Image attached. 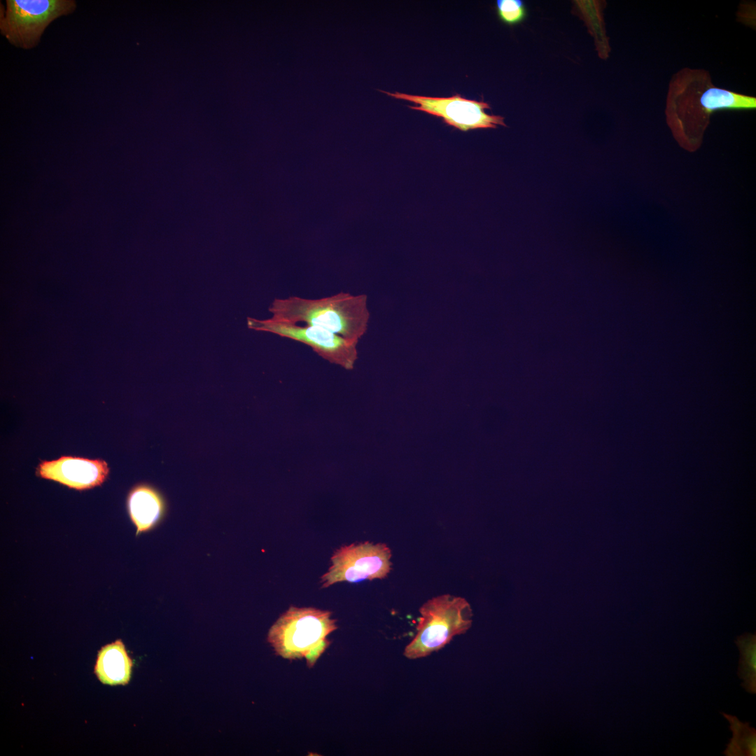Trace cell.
<instances>
[{
	"instance_id": "obj_11",
	"label": "cell",
	"mask_w": 756,
	"mask_h": 756,
	"mask_svg": "<svg viewBox=\"0 0 756 756\" xmlns=\"http://www.w3.org/2000/svg\"><path fill=\"white\" fill-rule=\"evenodd\" d=\"M132 662L123 643L118 640L99 652L95 673L104 684L125 685L130 678Z\"/></svg>"
},
{
	"instance_id": "obj_4",
	"label": "cell",
	"mask_w": 756,
	"mask_h": 756,
	"mask_svg": "<svg viewBox=\"0 0 756 756\" xmlns=\"http://www.w3.org/2000/svg\"><path fill=\"white\" fill-rule=\"evenodd\" d=\"M419 613L416 634L403 651L408 659L426 657L441 650L455 636L465 634L472 622L468 601L449 594L428 600L420 607Z\"/></svg>"
},
{
	"instance_id": "obj_9",
	"label": "cell",
	"mask_w": 756,
	"mask_h": 756,
	"mask_svg": "<svg viewBox=\"0 0 756 756\" xmlns=\"http://www.w3.org/2000/svg\"><path fill=\"white\" fill-rule=\"evenodd\" d=\"M108 463L102 459L64 456L52 461H41L36 475L77 490L102 484L109 474Z\"/></svg>"
},
{
	"instance_id": "obj_10",
	"label": "cell",
	"mask_w": 756,
	"mask_h": 756,
	"mask_svg": "<svg viewBox=\"0 0 756 756\" xmlns=\"http://www.w3.org/2000/svg\"><path fill=\"white\" fill-rule=\"evenodd\" d=\"M130 517L136 528V536L150 531L165 517L167 503L164 495L146 483L133 486L127 497Z\"/></svg>"
},
{
	"instance_id": "obj_2",
	"label": "cell",
	"mask_w": 756,
	"mask_h": 756,
	"mask_svg": "<svg viewBox=\"0 0 756 756\" xmlns=\"http://www.w3.org/2000/svg\"><path fill=\"white\" fill-rule=\"evenodd\" d=\"M269 311L274 318L316 326L357 343L366 332L370 318L366 295L342 291L318 299H275Z\"/></svg>"
},
{
	"instance_id": "obj_3",
	"label": "cell",
	"mask_w": 756,
	"mask_h": 756,
	"mask_svg": "<svg viewBox=\"0 0 756 756\" xmlns=\"http://www.w3.org/2000/svg\"><path fill=\"white\" fill-rule=\"evenodd\" d=\"M331 612L291 606L270 628L267 640L286 659L305 658L312 667L330 645L327 636L337 629Z\"/></svg>"
},
{
	"instance_id": "obj_7",
	"label": "cell",
	"mask_w": 756,
	"mask_h": 756,
	"mask_svg": "<svg viewBox=\"0 0 756 756\" xmlns=\"http://www.w3.org/2000/svg\"><path fill=\"white\" fill-rule=\"evenodd\" d=\"M391 549L384 543L368 541L343 545L331 556L332 564L321 578L323 588L347 581L383 579L391 570Z\"/></svg>"
},
{
	"instance_id": "obj_14",
	"label": "cell",
	"mask_w": 756,
	"mask_h": 756,
	"mask_svg": "<svg viewBox=\"0 0 756 756\" xmlns=\"http://www.w3.org/2000/svg\"><path fill=\"white\" fill-rule=\"evenodd\" d=\"M496 10L500 21L510 26L522 22L527 17V10L521 0H498Z\"/></svg>"
},
{
	"instance_id": "obj_1",
	"label": "cell",
	"mask_w": 756,
	"mask_h": 756,
	"mask_svg": "<svg viewBox=\"0 0 756 756\" xmlns=\"http://www.w3.org/2000/svg\"><path fill=\"white\" fill-rule=\"evenodd\" d=\"M755 108V97L716 86L705 69L685 67L671 78L665 115L677 141L693 150L700 146L714 113Z\"/></svg>"
},
{
	"instance_id": "obj_8",
	"label": "cell",
	"mask_w": 756,
	"mask_h": 756,
	"mask_svg": "<svg viewBox=\"0 0 756 756\" xmlns=\"http://www.w3.org/2000/svg\"><path fill=\"white\" fill-rule=\"evenodd\" d=\"M379 91L395 99L412 102L415 105L409 106L410 108L440 117L447 125L463 132L496 128L498 125L507 126L503 116L485 112L486 109L491 108L487 102L468 99L459 94L449 97H434L382 90Z\"/></svg>"
},
{
	"instance_id": "obj_12",
	"label": "cell",
	"mask_w": 756,
	"mask_h": 756,
	"mask_svg": "<svg viewBox=\"0 0 756 756\" xmlns=\"http://www.w3.org/2000/svg\"><path fill=\"white\" fill-rule=\"evenodd\" d=\"M729 723L732 737L723 754L726 756H755L756 730L748 722H742L737 717L721 712Z\"/></svg>"
},
{
	"instance_id": "obj_13",
	"label": "cell",
	"mask_w": 756,
	"mask_h": 756,
	"mask_svg": "<svg viewBox=\"0 0 756 756\" xmlns=\"http://www.w3.org/2000/svg\"><path fill=\"white\" fill-rule=\"evenodd\" d=\"M735 643L740 652L737 674L743 680L746 692L756 693V636L750 633L736 638Z\"/></svg>"
},
{
	"instance_id": "obj_6",
	"label": "cell",
	"mask_w": 756,
	"mask_h": 756,
	"mask_svg": "<svg viewBox=\"0 0 756 756\" xmlns=\"http://www.w3.org/2000/svg\"><path fill=\"white\" fill-rule=\"evenodd\" d=\"M247 326L251 330L272 332L303 343L321 358L346 370L353 369L358 358L357 342L316 326H300L272 317L264 320L248 317Z\"/></svg>"
},
{
	"instance_id": "obj_5",
	"label": "cell",
	"mask_w": 756,
	"mask_h": 756,
	"mask_svg": "<svg viewBox=\"0 0 756 756\" xmlns=\"http://www.w3.org/2000/svg\"><path fill=\"white\" fill-rule=\"evenodd\" d=\"M76 6L74 0H6L5 7L1 4V34L17 48H34L50 23Z\"/></svg>"
}]
</instances>
